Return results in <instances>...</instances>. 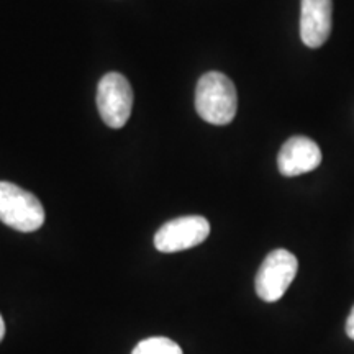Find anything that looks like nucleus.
<instances>
[{"label": "nucleus", "instance_id": "nucleus-9", "mask_svg": "<svg viewBox=\"0 0 354 354\" xmlns=\"http://www.w3.org/2000/svg\"><path fill=\"white\" fill-rule=\"evenodd\" d=\"M346 335L351 339H354V307H353L351 313H349V317L346 320Z\"/></svg>", "mask_w": 354, "mask_h": 354}, {"label": "nucleus", "instance_id": "nucleus-4", "mask_svg": "<svg viewBox=\"0 0 354 354\" xmlns=\"http://www.w3.org/2000/svg\"><path fill=\"white\" fill-rule=\"evenodd\" d=\"M97 109L110 128L125 127L133 109V88L125 76L109 73L97 87Z\"/></svg>", "mask_w": 354, "mask_h": 354}, {"label": "nucleus", "instance_id": "nucleus-5", "mask_svg": "<svg viewBox=\"0 0 354 354\" xmlns=\"http://www.w3.org/2000/svg\"><path fill=\"white\" fill-rule=\"evenodd\" d=\"M209 220L198 215L179 216L162 225L154 234V246L161 253H177L198 246L209 238Z\"/></svg>", "mask_w": 354, "mask_h": 354}, {"label": "nucleus", "instance_id": "nucleus-10", "mask_svg": "<svg viewBox=\"0 0 354 354\" xmlns=\"http://www.w3.org/2000/svg\"><path fill=\"white\" fill-rule=\"evenodd\" d=\"M3 336H6V322H3L2 315H0V342L3 339Z\"/></svg>", "mask_w": 354, "mask_h": 354}, {"label": "nucleus", "instance_id": "nucleus-1", "mask_svg": "<svg viewBox=\"0 0 354 354\" xmlns=\"http://www.w3.org/2000/svg\"><path fill=\"white\" fill-rule=\"evenodd\" d=\"M238 94L232 79L225 74H203L196 88V110L202 120L212 125H228L236 115Z\"/></svg>", "mask_w": 354, "mask_h": 354}, {"label": "nucleus", "instance_id": "nucleus-7", "mask_svg": "<svg viewBox=\"0 0 354 354\" xmlns=\"http://www.w3.org/2000/svg\"><path fill=\"white\" fill-rule=\"evenodd\" d=\"M333 2L331 0H302L300 38L308 48H320L331 33Z\"/></svg>", "mask_w": 354, "mask_h": 354}, {"label": "nucleus", "instance_id": "nucleus-6", "mask_svg": "<svg viewBox=\"0 0 354 354\" xmlns=\"http://www.w3.org/2000/svg\"><path fill=\"white\" fill-rule=\"evenodd\" d=\"M322 162L318 145L307 136H292L282 145L277 156V167L282 176L295 177L317 169Z\"/></svg>", "mask_w": 354, "mask_h": 354}, {"label": "nucleus", "instance_id": "nucleus-2", "mask_svg": "<svg viewBox=\"0 0 354 354\" xmlns=\"http://www.w3.org/2000/svg\"><path fill=\"white\" fill-rule=\"evenodd\" d=\"M0 221L17 232L32 233L44 223V209L28 190L0 180Z\"/></svg>", "mask_w": 354, "mask_h": 354}, {"label": "nucleus", "instance_id": "nucleus-8", "mask_svg": "<svg viewBox=\"0 0 354 354\" xmlns=\"http://www.w3.org/2000/svg\"><path fill=\"white\" fill-rule=\"evenodd\" d=\"M131 354H183L179 344L165 336L146 338L136 344Z\"/></svg>", "mask_w": 354, "mask_h": 354}, {"label": "nucleus", "instance_id": "nucleus-3", "mask_svg": "<svg viewBox=\"0 0 354 354\" xmlns=\"http://www.w3.org/2000/svg\"><path fill=\"white\" fill-rule=\"evenodd\" d=\"M299 261L290 251L274 250L256 274V294L264 302H277L297 276Z\"/></svg>", "mask_w": 354, "mask_h": 354}]
</instances>
